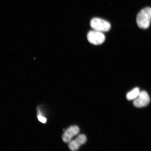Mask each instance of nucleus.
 <instances>
[{
  "instance_id": "obj_6",
  "label": "nucleus",
  "mask_w": 151,
  "mask_h": 151,
  "mask_svg": "<svg viewBox=\"0 0 151 151\" xmlns=\"http://www.w3.org/2000/svg\"><path fill=\"white\" fill-rule=\"evenodd\" d=\"M87 138L86 136L83 134L80 135L75 140L69 143V148L71 151L78 150L81 145L84 144Z\"/></svg>"
},
{
  "instance_id": "obj_7",
  "label": "nucleus",
  "mask_w": 151,
  "mask_h": 151,
  "mask_svg": "<svg viewBox=\"0 0 151 151\" xmlns=\"http://www.w3.org/2000/svg\"><path fill=\"white\" fill-rule=\"evenodd\" d=\"M140 93L139 88H136L128 92L126 95V98L128 101L135 100L138 97Z\"/></svg>"
},
{
  "instance_id": "obj_8",
  "label": "nucleus",
  "mask_w": 151,
  "mask_h": 151,
  "mask_svg": "<svg viewBox=\"0 0 151 151\" xmlns=\"http://www.w3.org/2000/svg\"><path fill=\"white\" fill-rule=\"evenodd\" d=\"M37 118L40 122L43 123H45L46 122V119L41 116V113L39 109H38V115Z\"/></svg>"
},
{
  "instance_id": "obj_2",
  "label": "nucleus",
  "mask_w": 151,
  "mask_h": 151,
  "mask_svg": "<svg viewBox=\"0 0 151 151\" xmlns=\"http://www.w3.org/2000/svg\"><path fill=\"white\" fill-rule=\"evenodd\" d=\"M90 24L93 30L102 32L109 31L111 28V24L108 22L98 18L92 19Z\"/></svg>"
},
{
  "instance_id": "obj_4",
  "label": "nucleus",
  "mask_w": 151,
  "mask_h": 151,
  "mask_svg": "<svg viewBox=\"0 0 151 151\" xmlns=\"http://www.w3.org/2000/svg\"><path fill=\"white\" fill-rule=\"evenodd\" d=\"M150 101V97L147 92L145 91L140 92L138 97L134 100L133 105L137 108H141L146 106Z\"/></svg>"
},
{
  "instance_id": "obj_5",
  "label": "nucleus",
  "mask_w": 151,
  "mask_h": 151,
  "mask_svg": "<svg viewBox=\"0 0 151 151\" xmlns=\"http://www.w3.org/2000/svg\"><path fill=\"white\" fill-rule=\"evenodd\" d=\"M80 131V129L78 126H71L65 132L62 136V139L65 143L69 142L73 137L79 133Z\"/></svg>"
},
{
  "instance_id": "obj_3",
  "label": "nucleus",
  "mask_w": 151,
  "mask_h": 151,
  "mask_svg": "<svg viewBox=\"0 0 151 151\" xmlns=\"http://www.w3.org/2000/svg\"><path fill=\"white\" fill-rule=\"evenodd\" d=\"M87 39L88 42L92 44L98 45L102 44L104 42L105 37L102 32L94 30L88 33Z\"/></svg>"
},
{
  "instance_id": "obj_1",
  "label": "nucleus",
  "mask_w": 151,
  "mask_h": 151,
  "mask_svg": "<svg viewBox=\"0 0 151 151\" xmlns=\"http://www.w3.org/2000/svg\"><path fill=\"white\" fill-rule=\"evenodd\" d=\"M151 21V8L147 7L142 9L138 14L137 22L139 28L143 29L148 28Z\"/></svg>"
}]
</instances>
